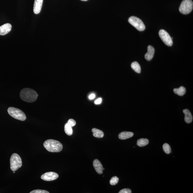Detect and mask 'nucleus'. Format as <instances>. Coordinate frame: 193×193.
<instances>
[{"instance_id": "f257e3e1", "label": "nucleus", "mask_w": 193, "mask_h": 193, "mask_svg": "<svg viewBox=\"0 0 193 193\" xmlns=\"http://www.w3.org/2000/svg\"><path fill=\"white\" fill-rule=\"evenodd\" d=\"M38 95L32 89L25 88L21 90L20 96L21 100L28 103H32L37 100Z\"/></svg>"}, {"instance_id": "f03ea898", "label": "nucleus", "mask_w": 193, "mask_h": 193, "mask_svg": "<svg viewBox=\"0 0 193 193\" xmlns=\"http://www.w3.org/2000/svg\"><path fill=\"white\" fill-rule=\"evenodd\" d=\"M43 145L44 148L50 152H60L63 149L62 143L56 140L49 139L46 140L43 143Z\"/></svg>"}, {"instance_id": "7ed1b4c3", "label": "nucleus", "mask_w": 193, "mask_h": 193, "mask_svg": "<svg viewBox=\"0 0 193 193\" xmlns=\"http://www.w3.org/2000/svg\"><path fill=\"white\" fill-rule=\"evenodd\" d=\"M8 112L9 114L16 120L24 121L26 119V116L22 110L19 109L11 107L8 108Z\"/></svg>"}, {"instance_id": "20e7f679", "label": "nucleus", "mask_w": 193, "mask_h": 193, "mask_svg": "<svg viewBox=\"0 0 193 193\" xmlns=\"http://www.w3.org/2000/svg\"><path fill=\"white\" fill-rule=\"evenodd\" d=\"M11 169L12 171H16L22 166V161L19 155L14 153L11 155L10 158Z\"/></svg>"}, {"instance_id": "39448f33", "label": "nucleus", "mask_w": 193, "mask_h": 193, "mask_svg": "<svg viewBox=\"0 0 193 193\" xmlns=\"http://www.w3.org/2000/svg\"><path fill=\"white\" fill-rule=\"evenodd\" d=\"M193 3L191 0H184L179 7V11L181 14H187L193 9Z\"/></svg>"}, {"instance_id": "423d86ee", "label": "nucleus", "mask_w": 193, "mask_h": 193, "mask_svg": "<svg viewBox=\"0 0 193 193\" xmlns=\"http://www.w3.org/2000/svg\"><path fill=\"white\" fill-rule=\"evenodd\" d=\"M128 22L131 24L132 26L140 31H144L145 29V26L142 21L136 16H132L128 19Z\"/></svg>"}, {"instance_id": "0eeeda50", "label": "nucleus", "mask_w": 193, "mask_h": 193, "mask_svg": "<svg viewBox=\"0 0 193 193\" xmlns=\"http://www.w3.org/2000/svg\"><path fill=\"white\" fill-rule=\"evenodd\" d=\"M159 35L162 40L166 45L169 46H172L173 41L171 36L164 30L161 29L159 32Z\"/></svg>"}, {"instance_id": "6e6552de", "label": "nucleus", "mask_w": 193, "mask_h": 193, "mask_svg": "<svg viewBox=\"0 0 193 193\" xmlns=\"http://www.w3.org/2000/svg\"><path fill=\"white\" fill-rule=\"evenodd\" d=\"M58 177V174L56 173L49 172L42 174L41 179L45 181H52L57 179Z\"/></svg>"}, {"instance_id": "1a4fd4ad", "label": "nucleus", "mask_w": 193, "mask_h": 193, "mask_svg": "<svg viewBox=\"0 0 193 193\" xmlns=\"http://www.w3.org/2000/svg\"><path fill=\"white\" fill-rule=\"evenodd\" d=\"M93 166L95 171L98 174H103V170L105 169L103 166L98 160L95 159L93 161Z\"/></svg>"}, {"instance_id": "9d476101", "label": "nucleus", "mask_w": 193, "mask_h": 193, "mask_svg": "<svg viewBox=\"0 0 193 193\" xmlns=\"http://www.w3.org/2000/svg\"><path fill=\"white\" fill-rule=\"evenodd\" d=\"M11 26L10 24H6L0 27V35L3 36L8 33L11 30Z\"/></svg>"}, {"instance_id": "9b49d317", "label": "nucleus", "mask_w": 193, "mask_h": 193, "mask_svg": "<svg viewBox=\"0 0 193 193\" xmlns=\"http://www.w3.org/2000/svg\"><path fill=\"white\" fill-rule=\"evenodd\" d=\"M43 0H35L34 1L33 11L35 14H39L42 9Z\"/></svg>"}, {"instance_id": "f8f14e48", "label": "nucleus", "mask_w": 193, "mask_h": 193, "mask_svg": "<svg viewBox=\"0 0 193 193\" xmlns=\"http://www.w3.org/2000/svg\"><path fill=\"white\" fill-rule=\"evenodd\" d=\"M155 50L154 48L151 46L148 47L147 52L145 54V58L148 61L152 60L154 56Z\"/></svg>"}, {"instance_id": "ddd939ff", "label": "nucleus", "mask_w": 193, "mask_h": 193, "mask_svg": "<svg viewBox=\"0 0 193 193\" xmlns=\"http://www.w3.org/2000/svg\"><path fill=\"white\" fill-rule=\"evenodd\" d=\"M183 112L185 115L184 121L186 122L187 123H190L192 122L193 120V117L189 110L187 109H186L183 110Z\"/></svg>"}, {"instance_id": "4468645a", "label": "nucleus", "mask_w": 193, "mask_h": 193, "mask_svg": "<svg viewBox=\"0 0 193 193\" xmlns=\"http://www.w3.org/2000/svg\"><path fill=\"white\" fill-rule=\"evenodd\" d=\"M133 133L130 132H122L118 135V137L120 140H125L132 137L133 136Z\"/></svg>"}, {"instance_id": "2eb2a0df", "label": "nucleus", "mask_w": 193, "mask_h": 193, "mask_svg": "<svg viewBox=\"0 0 193 193\" xmlns=\"http://www.w3.org/2000/svg\"><path fill=\"white\" fill-rule=\"evenodd\" d=\"M93 136L98 138H102L104 136L103 132L98 129L93 128L92 130Z\"/></svg>"}, {"instance_id": "dca6fc26", "label": "nucleus", "mask_w": 193, "mask_h": 193, "mask_svg": "<svg viewBox=\"0 0 193 193\" xmlns=\"http://www.w3.org/2000/svg\"><path fill=\"white\" fill-rule=\"evenodd\" d=\"M174 92L176 95L182 96L185 94L186 89L184 87L181 86L179 88L174 89Z\"/></svg>"}, {"instance_id": "f3484780", "label": "nucleus", "mask_w": 193, "mask_h": 193, "mask_svg": "<svg viewBox=\"0 0 193 193\" xmlns=\"http://www.w3.org/2000/svg\"><path fill=\"white\" fill-rule=\"evenodd\" d=\"M132 68L137 73H140L141 72V68L139 63L137 62L132 63L131 64Z\"/></svg>"}, {"instance_id": "a211bd4d", "label": "nucleus", "mask_w": 193, "mask_h": 193, "mask_svg": "<svg viewBox=\"0 0 193 193\" xmlns=\"http://www.w3.org/2000/svg\"><path fill=\"white\" fill-rule=\"evenodd\" d=\"M149 143V141L146 138H141L137 140V145L138 146L144 147L147 145Z\"/></svg>"}, {"instance_id": "6ab92c4d", "label": "nucleus", "mask_w": 193, "mask_h": 193, "mask_svg": "<svg viewBox=\"0 0 193 193\" xmlns=\"http://www.w3.org/2000/svg\"><path fill=\"white\" fill-rule=\"evenodd\" d=\"M64 131H65L66 134L68 136H71L73 133L72 127L67 123H66L64 126Z\"/></svg>"}, {"instance_id": "aec40b11", "label": "nucleus", "mask_w": 193, "mask_h": 193, "mask_svg": "<svg viewBox=\"0 0 193 193\" xmlns=\"http://www.w3.org/2000/svg\"><path fill=\"white\" fill-rule=\"evenodd\" d=\"M163 149L165 153L169 154L171 152V148L169 145L167 143H165L163 146Z\"/></svg>"}, {"instance_id": "412c9836", "label": "nucleus", "mask_w": 193, "mask_h": 193, "mask_svg": "<svg viewBox=\"0 0 193 193\" xmlns=\"http://www.w3.org/2000/svg\"><path fill=\"white\" fill-rule=\"evenodd\" d=\"M119 179L116 176H114L110 180V184L112 186L116 185L118 182Z\"/></svg>"}, {"instance_id": "4be33fe9", "label": "nucleus", "mask_w": 193, "mask_h": 193, "mask_svg": "<svg viewBox=\"0 0 193 193\" xmlns=\"http://www.w3.org/2000/svg\"><path fill=\"white\" fill-rule=\"evenodd\" d=\"M30 193H49V192L47 191L38 189L31 191Z\"/></svg>"}, {"instance_id": "5701e85b", "label": "nucleus", "mask_w": 193, "mask_h": 193, "mask_svg": "<svg viewBox=\"0 0 193 193\" xmlns=\"http://www.w3.org/2000/svg\"><path fill=\"white\" fill-rule=\"evenodd\" d=\"M67 123H68L72 127L75 126L76 125L75 121V120L73 119H70L68 121Z\"/></svg>"}, {"instance_id": "b1692460", "label": "nucleus", "mask_w": 193, "mask_h": 193, "mask_svg": "<svg viewBox=\"0 0 193 193\" xmlns=\"http://www.w3.org/2000/svg\"><path fill=\"white\" fill-rule=\"evenodd\" d=\"M119 193H131L132 191L130 189H121V190L120 191Z\"/></svg>"}, {"instance_id": "393cba45", "label": "nucleus", "mask_w": 193, "mask_h": 193, "mask_svg": "<svg viewBox=\"0 0 193 193\" xmlns=\"http://www.w3.org/2000/svg\"><path fill=\"white\" fill-rule=\"evenodd\" d=\"M102 101V99L101 98H99L98 99L95 100V103L96 105H99L101 103Z\"/></svg>"}, {"instance_id": "a878e982", "label": "nucleus", "mask_w": 193, "mask_h": 193, "mask_svg": "<svg viewBox=\"0 0 193 193\" xmlns=\"http://www.w3.org/2000/svg\"><path fill=\"white\" fill-rule=\"evenodd\" d=\"M95 97V94L92 93L89 95V98L90 100H93Z\"/></svg>"}, {"instance_id": "bb28decb", "label": "nucleus", "mask_w": 193, "mask_h": 193, "mask_svg": "<svg viewBox=\"0 0 193 193\" xmlns=\"http://www.w3.org/2000/svg\"><path fill=\"white\" fill-rule=\"evenodd\" d=\"M81 1H88V0H81Z\"/></svg>"}]
</instances>
